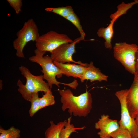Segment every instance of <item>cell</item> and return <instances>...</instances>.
Segmentation results:
<instances>
[{"label": "cell", "mask_w": 138, "mask_h": 138, "mask_svg": "<svg viewBox=\"0 0 138 138\" xmlns=\"http://www.w3.org/2000/svg\"><path fill=\"white\" fill-rule=\"evenodd\" d=\"M60 102L62 109L64 111L68 109L70 115L86 117L90 112L92 108V99L91 94L86 91L76 96L69 89L60 90Z\"/></svg>", "instance_id": "6da1fadb"}, {"label": "cell", "mask_w": 138, "mask_h": 138, "mask_svg": "<svg viewBox=\"0 0 138 138\" xmlns=\"http://www.w3.org/2000/svg\"><path fill=\"white\" fill-rule=\"evenodd\" d=\"M34 52L35 55L29 57V60L31 62L38 64L41 66L42 69L41 71L43 74L44 78L47 81L50 89L53 85L55 84L59 87L60 84L67 85L73 89H76L78 86L76 80L70 83H66L60 82L56 80V76L58 78H60L63 74L60 69L55 64L50 56L48 55L43 56L46 52L36 49Z\"/></svg>", "instance_id": "7a4b0ae2"}, {"label": "cell", "mask_w": 138, "mask_h": 138, "mask_svg": "<svg viewBox=\"0 0 138 138\" xmlns=\"http://www.w3.org/2000/svg\"><path fill=\"white\" fill-rule=\"evenodd\" d=\"M19 68L26 78V82L24 85L20 79L18 80L17 84L19 87L18 91L25 100L30 102L33 93L43 91L45 93L50 89L48 83L43 80V75H34L28 69L22 65Z\"/></svg>", "instance_id": "3957f363"}, {"label": "cell", "mask_w": 138, "mask_h": 138, "mask_svg": "<svg viewBox=\"0 0 138 138\" xmlns=\"http://www.w3.org/2000/svg\"><path fill=\"white\" fill-rule=\"evenodd\" d=\"M37 24L32 18L25 22L20 30L16 33V38L13 42V46L16 50V55L24 58L23 50L27 43L30 41L36 42L40 36Z\"/></svg>", "instance_id": "277c9868"}, {"label": "cell", "mask_w": 138, "mask_h": 138, "mask_svg": "<svg viewBox=\"0 0 138 138\" xmlns=\"http://www.w3.org/2000/svg\"><path fill=\"white\" fill-rule=\"evenodd\" d=\"M113 50L114 58L127 71L134 74L136 73L135 54L138 50V46L126 42H119L115 43Z\"/></svg>", "instance_id": "5b68a950"}, {"label": "cell", "mask_w": 138, "mask_h": 138, "mask_svg": "<svg viewBox=\"0 0 138 138\" xmlns=\"http://www.w3.org/2000/svg\"><path fill=\"white\" fill-rule=\"evenodd\" d=\"M73 41L67 35L50 31L40 36L35 42L36 49L50 53L61 44L71 43Z\"/></svg>", "instance_id": "8992f818"}, {"label": "cell", "mask_w": 138, "mask_h": 138, "mask_svg": "<svg viewBox=\"0 0 138 138\" xmlns=\"http://www.w3.org/2000/svg\"><path fill=\"white\" fill-rule=\"evenodd\" d=\"M128 89L116 91L115 95L119 99L121 107V118L118 123L121 127L126 129L132 138H138V125L130 114L127 109L126 97Z\"/></svg>", "instance_id": "52a82bcc"}, {"label": "cell", "mask_w": 138, "mask_h": 138, "mask_svg": "<svg viewBox=\"0 0 138 138\" xmlns=\"http://www.w3.org/2000/svg\"><path fill=\"white\" fill-rule=\"evenodd\" d=\"M82 40L80 37L75 39L71 43L62 44L50 53V57L53 61L63 63L72 62L87 67L88 64L83 63L80 61H75L72 56L76 52L75 46L76 43Z\"/></svg>", "instance_id": "ba28073f"}, {"label": "cell", "mask_w": 138, "mask_h": 138, "mask_svg": "<svg viewBox=\"0 0 138 138\" xmlns=\"http://www.w3.org/2000/svg\"><path fill=\"white\" fill-rule=\"evenodd\" d=\"M95 127L100 130L97 134L100 138H111V134L118 130L120 125L117 120L110 119L108 115L103 114L95 123Z\"/></svg>", "instance_id": "9c48e42d"}, {"label": "cell", "mask_w": 138, "mask_h": 138, "mask_svg": "<svg viewBox=\"0 0 138 138\" xmlns=\"http://www.w3.org/2000/svg\"><path fill=\"white\" fill-rule=\"evenodd\" d=\"M134 75L133 81L126 96V103L130 114L135 119L138 115V72Z\"/></svg>", "instance_id": "30bf717a"}, {"label": "cell", "mask_w": 138, "mask_h": 138, "mask_svg": "<svg viewBox=\"0 0 138 138\" xmlns=\"http://www.w3.org/2000/svg\"><path fill=\"white\" fill-rule=\"evenodd\" d=\"M55 64L61 70L63 74L67 77L72 76L79 78H82L87 67L80 64L70 63H63L53 61Z\"/></svg>", "instance_id": "8fae6325"}, {"label": "cell", "mask_w": 138, "mask_h": 138, "mask_svg": "<svg viewBox=\"0 0 138 138\" xmlns=\"http://www.w3.org/2000/svg\"><path fill=\"white\" fill-rule=\"evenodd\" d=\"M108 76L103 74L100 70L94 66L92 61H91L87 67L86 69L82 78V82L85 80H89L90 82L94 81H107Z\"/></svg>", "instance_id": "7c38bea8"}, {"label": "cell", "mask_w": 138, "mask_h": 138, "mask_svg": "<svg viewBox=\"0 0 138 138\" xmlns=\"http://www.w3.org/2000/svg\"><path fill=\"white\" fill-rule=\"evenodd\" d=\"M114 22L110 20V23L107 27L100 28L97 32L99 37H102L105 39L104 46L107 49H111L112 47L111 39L114 33L113 26Z\"/></svg>", "instance_id": "4fadbf2b"}, {"label": "cell", "mask_w": 138, "mask_h": 138, "mask_svg": "<svg viewBox=\"0 0 138 138\" xmlns=\"http://www.w3.org/2000/svg\"><path fill=\"white\" fill-rule=\"evenodd\" d=\"M67 121L65 120L55 124L53 121H51L50 126L45 132V138H60V132L64 127Z\"/></svg>", "instance_id": "5bb4252c"}, {"label": "cell", "mask_w": 138, "mask_h": 138, "mask_svg": "<svg viewBox=\"0 0 138 138\" xmlns=\"http://www.w3.org/2000/svg\"><path fill=\"white\" fill-rule=\"evenodd\" d=\"M137 0L125 3L123 2L119 5L117 6V10L114 13L111 14L110 16V18L114 21L121 16L127 13V11L131 8L134 5L137 4Z\"/></svg>", "instance_id": "9a60e30c"}, {"label": "cell", "mask_w": 138, "mask_h": 138, "mask_svg": "<svg viewBox=\"0 0 138 138\" xmlns=\"http://www.w3.org/2000/svg\"><path fill=\"white\" fill-rule=\"evenodd\" d=\"M55 102L54 97L51 89H49L40 98V109L47 106L54 105Z\"/></svg>", "instance_id": "2e32d148"}, {"label": "cell", "mask_w": 138, "mask_h": 138, "mask_svg": "<svg viewBox=\"0 0 138 138\" xmlns=\"http://www.w3.org/2000/svg\"><path fill=\"white\" fill-rule=\"evenodd\" d=\"M0 138H20V131L14 126L7 130L2 127L0 128Z\"/></svg>", "instance_id": "e0dca14e"}, {"label": "cell", "mask_w": 138, "mask_h": 138, "mask_svg": "<svg viewBox=\"0 0 138 138\" xmlns=\"http://www.w3.org/2000/svg\"><path fill=\"white\" fill-rule=\"evenodd\" d=\"M73 24L77 28L80 33L81 40H84L85 34L82 29L80 19L73 11L70 14L65 18Z\"/></svg>", "instance_id": "ac0fdd59"}, {"label": "cell", "mask_w": 138, "mask_h": 138, "mask_svg": "<svg viewBox=\"0 0 138 138\" xmlns=\"http://www.w3.org/2000/svg\"><path fill=\"white\" fill-rule=\"evenodd\" d=\"M45 11L56 14L66 18L67 16L74 11L72 7L70 6L56 8H47Z\"/></svg>", "instance_id": "d6986e66"}, {"label": "cell", "mask_w": 138, "mask_h": 138, "mask_svg": "<svg viewBox=\"0 0 138 138\" xmlns=\"http://www.w3.org/2000/svg\"><path fill=\"white\" fill-rule=\"evenodd\" d=\"M39 99L38 93H33L30 102L31 103V106L29 111L30 117H33L38 111L40 109Z\"/></svg>", "instance_id": "ffe728a7"}, {"label": "cell", "mask_w": 138, "mask_h": 138, "mask_svg": "<svg viewBox=\"0 0 138 138\" xmlns=\"http://www.w3.org/2000/svg\"><path fill=\"white\" fill-rule=\"evenodd\" d=\"M111 138H132L126 129L120 126L118 130L111 134Z\"/></svg>", "instance_id": "44dd1931"}, {"label": "cell", "mask_w": 138, "mask_h": 138, "mask_svg": "<svg viewBox=\"0 0 138 138\" xmlns=\"http://www.w3.org/2000/svg\"><path fill=\"white\" fill-rule=\"evenodd\" d=\"M10 6L17 14H19L21 11L23 3L22 0H7Z\"/></svg>", "instance_id": "7402d4cb"}, {"label": "cell", "mask_w": 138, "mask_h": 138, "mask_svg": "<svg viewBox=\"0 0 138 138\" xmlns=\"http://www.w3.org/2000/svg\"><path fill=\"white\" fill-rule=\"evenodd\" d=\"M135 69L136 72H138V50L135 54Z\"/></svg>", "instance_id": "603a6c76"}, {"label": "cell", "mask_w": 138, "mask_h": 138, "mask_svg": "<svg viewBox=\"0 0 138 138\" xmlns=\"http://www.w3.org/2000/svg\"><path fill=\"white\" fill-rule=\"evenodd\" d=\"M135 120L136 124L138 125V115L135 119Z\"/></svg>", "instance_id": "cb8c5ba5"}, {"label": "cell", "mask_w": 138, "mask_h": 138, "mask_svg": "<svg viewBox=\"0 0 138 138\" xmlns=\"http://www.w3.org/2000/svg\"><path fill=\"white\" fill-rule=\"evenodd\" d=\"M137 1H138V3H137V4L138 5V0H137Z\"/></svg>", "instance_id": "d4e9b609"}, {"label": "cell", "mask_w": 138, "mask_h": 138, "mask_svg": "<svg viewBox=\"0 0 138 138\" xmlns=\"http://www.w3.org/2000/svg\"></svg>", "instance_id": "484cf974"}]
</instances>
